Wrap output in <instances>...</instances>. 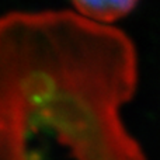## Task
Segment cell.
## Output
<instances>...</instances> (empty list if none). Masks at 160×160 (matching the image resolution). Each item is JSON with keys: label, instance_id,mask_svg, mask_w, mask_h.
I'll list each match as a JSON object with an SVG mask.
<instances>
[{"label": "cell", "instance_id": "cell-1", "mask_svg": "<svg viewBox=\"0 0 160 160\" xmlns=\"http://www.w3.org/2000/svg\"><path fill=\"white\" fill-rule=\"evenodd\" d=\"M122 31L73 11L0 24V160H145L121 108L136 87Z\"/></svg>", "mask_w": 160, "mask_h": 160}, {"label": "cell", "instance_id": "cell-2", "mask_svg": "<svg viewBox=\"0 0 160 160\" xmlns=\"http://www.w3.org/2000/svg\"><path fill=\"white\" fill-rule=\"evenodd\" d=\"M138 0H72L80 16L108 24L127 16Z\"/></svg>", "mask_w": 160, "mask_h": 160}]
</instances>
